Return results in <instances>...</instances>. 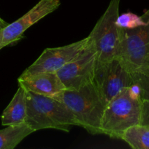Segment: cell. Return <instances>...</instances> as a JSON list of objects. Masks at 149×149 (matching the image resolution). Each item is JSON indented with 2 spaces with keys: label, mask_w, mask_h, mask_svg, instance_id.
I'll use <instances>...</instances> for the list:
<instances>
[{
  "label": "cell",
  "mask_w": 149,
  "mask_h": 149,
  "mask_svg": "<svg viewBox=\"0 0 149 149\" xmlns=\"http://www.w3.org/2000/svg\"><path fill=\"white\" fill-rule=\"evenodd\" d=\"M96 64V49L90 38L88 46L56 73L66 90H77L94 80Z\"/></svg>",
  "instance_id": "8992f818"
},
{
  "label": "cell",
  "mask_w": 149,
  "mask_h": 149,
  "mask_svg": "<svg viewBox=\"0 0 149 149\" xmlns=\"http://www.w3.org/2000/svg\"><path fill=\"white\" fill-rule=\"evenodd\" d=\"M26 116V90L18 85L17 91L1 116L2 126L25 122Z\"/></svg>",
  "instance_id": "8fae6325"
},
{
  "label": "cell",
  "mask_w": 149,
  "mask_h": 149,
  "mask_svg": "<svg viewBox=\"0 0 149 149\" xmlns=\"http://www.w3.org/2000/svg\"><path fill=\"white\" fill-rule=\"evenodd\" d=\"M142 98L135 85L125 87L106 105L101 121V134L121 139L130 127L140 122Z\"/></svg>",
  "instance_id": "3957f363"
},
{
  "label": "cell",
  "mask_w": 149,
  "mask_h": 149,
  "mask_svg": "<svg viewBox=\"0 0 149 149\" xmlns=\"http://www.w3.org/2000/svg\"><path fill=\"white\" fill-rule=\"evenodd\" d=\"M121 140L131 148L149 149V126L136 125L124 131Z\"/></svg>",
  "instance_id": "4fadbf2b"
},
{
  "label": "cell",
  "mask_w": 149,
  "mask_h": 149,
  "mask_svg": "<svg viewBox=\"0 0 149 149\" xmlns=\"http://www.w3.org/2000/svg\"><path fill=\"white\" fill-rule=\"evenodd\" d=\"M52 97L64 103L79 125L91 135H101V121L106 106L96 81L77 90H64Z\"/></svg>",
  "instance_id": "6da1fadb"
},
{
  "label": "cell",
  "mask_w": 149,
  "mask_h": 149,
  "mask_svg": "<svg viewBox=\"0 0 149 149\" xmlns=\"http://www.w3.org/2000/svg\"><path fill=\"white\" fill-rule=\"evenodd\" d=\"M61 5L60 0H39L26 14L0 29V49L23 38L25 31Z\"/></svg>",
  "instance_id": "ba28073f"
},
{
  "label": "cell",
  "mask_w": 149,
  "mask_h": 149,
  "mask_svg": "<svg viewBox=\"0 0 149 149\" xmlns=\"http://www.w3.org/2000/svg\"><path fill=\"white\" fill-rule=\"evenodd\" d=\"M140 124L149 126V100H142Z\"/></svg>",
  "instance_id": "2e32d148"
},
{
  "label": "cell",
  "mask_w": 149,
  "mask_h": 149,
  "mask_svg": "<svg viewBox=\"0 0 149 149\" xmlns=\"http://www.w3.org/2000/svg\"><path fill=\"white\" fill-rule=\"evenodd\" d=\"M133 85L140 91L142 100H149V70L141 74L131 76Z\"/></svg>",
  "instance_id": "9a60e30c"
},
{
  "label": "cell",
  "mask_w": 149,
  "mask_h": 149,
  "mask_svg": "<svg viewBox=\"0 0 149 149\" xmlns=\"http://www.w3.org/2000/svg\"><path fill=\"white\" fill-rule=\"evenodd\" d=\"M145 25L124 29L120 28V48L117 58L131 76L149 70V9Z\"/></svg>",
  "instance_id": "5b68a950"
},
{
  "label": "cell",
  "mask_w": 149,
  "mask_h": 149,
  "mask_svg": "<svg viewBox=\"0 0 149 149\" xmlns=\"http://www.w3.org/2000/svg\"><path fill=\"white\" fill-rule=\"evenodd\" d=\"M34 130L26 123L8 125L0 130V149H13Z\"/></svg>",
  "instance_id": "7c38bea8"
},
{
  "label": "cell",
  "mask_w": 149,
  "mask_h": 149,
  "mask_svg": "<svg viewBox=\"0 0 149 149\" xmlns=\"http://www.w3.org/2000/svg\"><path fill=\"white\" fill-rule=\"evenodd\" d=\"M26 116L25 122L34 132L55 129L69 132L78 122L71 111L52 97L26 91Z\"/></svg>",
  "instance_id": "7a4b0ae2"
},
{
  "label": "cell",
  "mask_w": 149,
  "mask_h": 149,
  "mask_svg": "<svg viewBox=\"0 0 149 149\" xmlns=\"http://www.w3.org/2000/svg\"><path fill=\"white\" fill-rule=\"evenodd\" d=\"M121 0H110L108 7L91 31V39L96 52L95 71L118 57L120 28L116 25Z\"/></svg>",
  "instance_id": "277c9868"
},
{
  "label": "cell",
  "mask_w": 149,
  "mask_h": 149,
  "mask_svg": "<svg viewBox=\"0 0 149 149\" xmlns=\"http://www.w3.org/2000/svg\"><path fill=\"white\" fill-rule=\"evenodd\" d=\"M7 25V23H6L5 21H4V20H3L2 18H1V17H0V29H2L3 27H4V26H6Z\"/></svg>",
  "instance_id": "e0dca14e"
},
{
  "label": "cell",
  "mask_w": 149,
  "mask_h": 149,
  "mask_svg": "<svg viewBox=\"0 0 149 149\" xmlns=\"http://www.w3.org/2000/svg\"><path fill=\"white\" fill-rule=\"evenodd\" d=\"M147 21L148 17L145 12L141 16L132 13H126L118 15L116 20V25L121 29H129L145 25Z\"/></svg>",
  "instance_id": "5bb4252c"
},
{
  "label": "cell",
  "mask_w": 149,
  "mask_h": 149,
  "mask_svg": "<svg viewBox=\"0 0 149 149\" xmlns=\"http://www.w3.org/2000/svg\"><path fill=\"white\" fill-rule=\"evenodd\" d=\"M89 42L90 37L88 36L70 45L58 47L46 48L20 76L42 72H56L75 58L88 46Z\"/></svg>",
  "instance_id": "52a82bcc"
},
{
  "label": "cell",
  "mask_w": 149,
  "mask_h": 149,
  "mask_svg": "<svg viewBox=\"0 0 149 149\" xmlns=\"http://www.w3.org/2000/svg\"><path fill=\"white\" fill-rule=\"evenodd\" d=\"M94 81L106 105L123 89L133 86L131 74L118 58L96 70Z\"/></svg>",
  "instance_id": "9c48e42d"
},
{
  "label": "cell",
  "mask_w": 149,
  "mask_h": 149,
  "mask_svg": "<svg viewBox=\"0 0 149 149\" xmlns=\"http://www.w3.org/2000/svg\"><path fill=\"white\" fill-rule=\"evenodd\" d=\"M18 85L26 91L52 97L66 90L56 72H42L27 76H20Z\"/></svg>",
  "instance_id": "30bf717a"
}]
</instances>
